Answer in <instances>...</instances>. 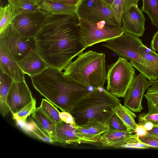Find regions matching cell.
I'll list each match as a JSON object with an SVG mask.
<instances>
[{"mask_svg":"<svg viewBox=\"0 0 158 158\" xmlns=\"http://www.w3.org/2000/svg\"><path fill=\"white\" fill-rule=\"evenodd\" d=\"M76 13L47 14L36 35V49L48 67L61 71L84 50Z\"/></svg>","mask_w":158,"mask_h":158,"instance_id":"obj_1","label":"cell"},{"mask_svg":"<svg viewBox=\"0 0 158 158\" xmlns=\"http://www.w3.org/2000/svg\"><path fill=\"white\" fill-rule=\"evenodd\" d=\"M30 77L38 92L62 111L70 114L75 105L89 92V87L55 68L48 67Z\"/></svg>","mask_w":158,"mask_h":158,"instance_id":"obj_2","label":"cell"},{"mask_svg":"<svg viewBox=\"0 0 158 158\" xmlns=\"http://www.w3.org/2000/svg\"><path fill=\"white\" fill-rule=\"evenodd\" d=\"M64 73L88 87L103 88L107 74L105 55L92 50L82 52L68 65Z\"/></svg>","mask_w":158,"mask_h":158,"instance_id":"obj_3","label":"cell"},{"mask_svg":"<svg viewBox=\"0 0 158 158\" xmlns=\"http://www.w3.org/2000/svg\"><path fill=\"white\" fill-rule=\"evenodd\" d=\"M120 103L117 97L103 88H94L74 106L70 114L78 125L93 118L101 119L107 122L112 109Z\"/></svg>","mask_w":158,"mask_h":158,"instance_id":"obj_4","label":"cell"},{"mask_svg":"<svg viewBox=\"0 0 158 158\" xmlns=\"http://www.w3.org/2000/svg\"><path fill=\"white\" fill-rule=\"evenodd\" d=\"M105 42L102 46L111 50L119 56L129 60L134 67L146 77L147 62L140 50L143 44L139 37L125 32L122 35Z\"/></svg>","mask_w":158,"mask_h":158,"instance_id":"obj_5","label":"cell"},{"mask_svg":"<svg viewBox=\"0 0 158 158\" xmlns=\"http://www.w3.org/2000/svg\"><path fill=\"white\" fill-rule=\"evenodd\" d=\"M106 67V90L117 98H124L135 76L134 67L121 56Z\"/></svg>","mask_w":158,"mask_h":158,"instance_id":"obj_6","label":"cell"},{"mask_svg":"<svg viewBox=\"0 0 158 158\" xmlns=\"http://www.w3.org/2000/svg\"><path fill=\"white\" fill-rule=\"evenodd\" d=\"M80 42L84 50L87 47L120 36L125 32L122 26L114 27L104 21L94 23L77 18Z\"/></svg>","mask_w":158,"mask_h":158,"instance_id":"obj_7","label":"cell"},{"mask_svg":"<svg viewBox=\"0 0 158 158\" xmlns=\"http://www.w3.org/2000/svg\"><path fill=\"white\" fill-rule=\"evenodd\" d=\"M0 45L16 61L23 59L30 51H37L35 37L22 35L15 29L12 23L0 33Z\"/></svg>","mask_w":158,"mask_h":158,"instance_id":"obj_8","label":"cell"},{"mask_svg":"<svg viewBox=\"0 0 158 158\" xmlns=\"http://www.w3.org/2000/svg\"><path fill=\"white\" fill-rule=\"evenodd\" d=\"M77 18L97 23L105 22L107 24L121 26L111 8V6L102 0H81L76 6Z\"/></svg>","mask_w":158,"mask_h":158,"instance_id":"obj_9","label":"cell"},{"mask_svg":"<svg viewBox=\"0 0 158 158\" xmlns=\"http://www.w3.org/2000/svg\"><path fill=\"white\" fill-rule=\"evenodd\" d=\"M47 15L46 13L40 9L24 12L15 16L11 23L22 35L35 37L43 26Z\"/></svg>","mask_w":158,"mask_h":158,"instance_id":"obj_10","label":"cell"},{"mask_svg":"<svg viewBox=\"0 0 158 158\" xmlns=\"http://www.w3.org/2000/svg\"><path fill=\"white\" fill-rule=\"evenodd\" d=\"M147 79L140 73L135 75L124 97V105L134 112H140L143 109L142 99L150 86Z\"/></svg>","mask_w":158,"mask_h":158,"instance_id":"obj_11","label":"cell"},{"mask_svg":"<svg viewBox=\"0 0 158 158\" xmlns=\"http://www.w3.org/2000/svg\"><path fill=\"white\" fill-rule=\"evenodd\" d=\"M34 99L25 80L21 82L13 81L7 95L6 101L10 111L13 114Z\"/></svg>","mask_w":158,"mask_h":158,"instance_id":"obj_12","label":"cell"},{"mask_svg":"<svg viewBox=\"0 0 158 158\" xmlns=\"http://www.w3.org/2000/svg\"><path fill=\"white\" fill-rule=\"evenodd\" d=\"M146 19L138 5H134L121 16L122 26L125 32L138 37H142L145 30Z\"/></svg>","mask_w":158,"mask_h":158,"instance_id":"obj_13","label":"cell"},{"mask_svg":"<svg viewBox=\"0 0 158 158\" xmlns=\"http://www.w3.org/2000/svg\"><path fill=\"white\" fill-rule=\"evenodd\" d=\"M56 133L58 142L62 145L89 144L78 131L77 124L68 123L62 120L56 124Z\"/></svg>","mask_w":158,"mask_h":158,"instance_id":"obj_14","label":"cell"},{"mask_svg":"<svg viewBox=\"0 0 158 158\" xmlns=\"http://www.w3.org/2000/svg\"><path fill=\"white\" fill-rule=\"evenodd\" d=\"M25 74L30 77L39 74L48 67L37 51H30L23 59L17 61Z\"/></svg>","mask_w":158,"mask_h":158,"instance_id":"obj_15","label":"cell"},{"mask_svg":"<svg viewBox=\"0 0 158 158\" xmlns=\"http://www.w3.org/2000/svg\"><path fill=\"white\" fill-rule=\"evenodd\" d=\"M0 68L3 73L16 82L25 81V73L17 62L6 49L0 45Z\"/></svg>","mask_w":158,"mask_h":158,"instance_id":"obj_16","label":"cell"},{"mask_svg":"<svg viewBox=\"0 0 158 158\" xmlns=\"http://www.w3.org/2000/svg\"><path fill=\"white\" fill-rule=\"evenodd\" d=\"M135 132L133 130L120 131L109 128L100 137L99 143H101L102 147L119 148L124 141Z\"/></svg>","mask_w":158,"mask_h":158,"instance_id":"obj_17","label":"cell"},{"mask_svg":"<svg viewBox=\"0 0 158 158\" xmlns=\"http://www.w3.org/2000/svg\"><path fill=\"white\" fill-rule=\"evenodd\" d=\"M140 52L147 64L146 77L149 81L155 80L158 77V54L144 44L140 47Z\"/></svg>","mask_w":158,"mask_h":158,"instance_id":"obj_18","label":"cell"},{"mask_svg":"<svg viewBox=\"0 0 158 158\" xmlns=\"http://www.w3.org/2000/svg\"><path fill=\"white\" fill-rule=\"evenodd\" d=\"M31 117L45 133L55 142H58L56 133V124L43 113L40 106L36 108L31 114Z\"/></svg>","mask_w":158,"mask_h":158,"instance_id":"obj_19","label":"cell"},{"mask_svg":"<svg viewBox=\"0 0 158 158\" xmlns=\"http://www.w3.org/2000/svg\"><path fill=\"white\" fill-rule=\"evenodd\" d=\"M37 4L39 9L47 14L76 13V6H69L49 0H41Z\"/></svg>","mask_w":158,"mask_h":158,"instance_id":"obj_20","label":"cell"},{"mask_svg":"<svg viewBox=\"0 0 158 158\" xmlns=\"http://www.w3.org/2000/svg\"><path fill=\"white\" fill-rule=\"evenodd\" d=\"M0 73V112L2 116L4 117L10 111L6 101L7 96L13 81L1 70Z\"/></svg>","mask_w":158,"mask_h":158,"instance_id":"obj_21","label":"cell"},{"mask_svg":"<svg viewBox=\"0 0 158 158\" xmlns=\"http://www.w3.org/2000/svg\"><path fill=\"white\" fill-rule=\"evenodd\" d=\"M112 110L121 119L128 130H133L136 131L138 124L136 123L135 119L137 116L133 111L121 103Z\"/></svg>","mask_w":158,"mask_h":158,"instance_id":"obj_22","label":"cell"},{"mask_svg":"<svg viewBox=\"0 0 158 158\" xmlns=\"http://www.w3.org/2000/svg\"><path fill=\"white\" fill-rule=\"evenodd\" d=\"M78 125L87 129L99 138L109 128V125L106 121L98 118L91 119L85 123Z\"/></svg>","mask_w":158,"mask_h":158,"instance_id":"obj_23","label":"cell"},{"mask_svg":"<svg viewBox=\"0 0 158 158\" xmlns=\"http://www.w3.org/2000/svg\"><path fill=\"white\" fill-rule=\"evenodd\" d=\"M7 1L11 6L14 18L18 15L23 13L34 11L39 10L37 3L30 0Z\"/></svg>","mask_w":158,"mask_h":158,"instance_id":"obj_24","label":"cell"},{"mask_svg":"<svg viewBox=\"0 0 158 158\" xmlns=\"http://www.w3.org/2000/svg\"><path fill=\"white\" fill-rule=\"evenodd\" d=\"M139 0H114L111 6L119 24L122 26L121 16L132 6L138 5Z\"/></svg>","mask_w":158,"mask_h":158,"instance_id":"obj_25","label":"cell"},{"mask_svg":"<svg viewBox=\"0 0 158 158\" xmlns=\"http://www.w3.org/2000/svg\"><path fill=\"white\" fill-rule=\"evenodd\" d=\"M142 11L146 13L152 24L158 29V0H142Z\"/></svg>","mask_w":158,"mask_h":158,"instance_id":"obj_26","label":"cell"},{"mask_svg":"<svg viewBox=\"0 0 158 158\" xmlns=\"http://www.w3.org/2000/svg\"><path fill=\"white\" fill-rule=\"evenodd\" d=\"M40 107L43 113L55 124L62 121L57 108L48 100L42 99Z\"/></svg>","mask_w":158,"mask_h":158,"instance_id":"obj_27","label":"cell"},{"mask_svg":"<svg viewBox=\"0 0 158 158\" xmlns=\"http://www.w3.org/2000/svg\"><path fill=\"white\" fill-rule=\"evenodd\" d=\"M151 86L144 95L147 101L148 112L158 111V84H153Z\"/></svg>","mask_w":158,"mask_h":158,"instance_id":"obj_28","label":"cell"},{"mask_svg":"<svg viewBox=\"0 0 158 158\" xmlns=\"http://www.w3.org/2000/svg\"><path fill=\"white\" fill-rule=\"evenodd\" d=\"M29 120L27 123L28 131H30L31 133L43 141L50 143L55 142L50 137L45 133L31 117H29Z\"/></svg>","mask_w":158,"mask_h":158,"instance_id":"obj_29","label":"cell"},{"mask_svg":"<svg viewBox=\"0 0 158 158\" xmlns=\"http://www.w3.org/2000/svg\"><path fill=\"white\" fill-rule=\"evenodd\" d=\"M11 6L9 3L0 7V33L11 23L14 19Z\"/></svg>","mask_w":158,"mask_h":158,"instance_id":"obj_30","label":"cell"},{"mask_svg":"<svg viewBox=\"0 0 158 158\" xmlns=\"http://www.w3.org/2000/svg\"><path fill=\"white\" fill-rule=\"evenodd\" d=\"M36 100H34L18 112L12 114L13 119L17 122H26L27 117L33 113L36 107Z\"/></svg>","mask_w":158,"mask_h":158,"instance_id":"obj_31","label":"cell"},{"mask_svg":"<svg viewBox=\"0 0 158 158\" xmlns=\"http://www.w3.org/2000/svg\"><path fill=\"white\" fill-rule=\"evenodd\" d=\"M150 147L142 142L139 139V137L135 134H133L125 139L120 148L146 149Z\"/></svg>","mask_w":158,"mask_h":158,"instance_id":"obj_32","label":"cell"},{"mask_svg":"<svg viewBox=\"0 0 158 158\" xmlns=\"http://www.w3.org/2000/svg\"><path fill=\"white\" fill-rule=\"evenodd\" d=\"M107 123L109 125V128L110 129L120 131H129L121 119L113 111L109 118Z\"/></svg>","mask_w":158,"mask_h":158,"instance_id":"obj_33","label":"cell"},{"mask_svg":"<svg viewBox=\"0 0 158 158\" xmlns=\"http://www.w3.org/2000/svg\"><path fill=\"white\" fill-rule=\"evenodd\" d=\"M138 124L143 125L146 123L150 122L158 125V111L147 113H143L139 115Z\"/></svg>","mask_w":158,"mask_h":158,"instance_id":"obj_34","label":"cell"},{"mask_svg":"<svg viewBox=\"0 0 158 158\" xmlns=\"http://www.w3.org/2000/svg\"><path fill=\"white\" fill-rule=\"evenodd\" d=\"M77 129L80 133L88 141L89 144L99 143V138L95 136L87 129L77 125Z\"/></svg>","mask_w":158,"mask_h":158,"instance_id":"obj_35","label":"cell"},{"mask_svg":"<svg viewBox=\"0 0 158 158\" xmlns=\"http://www.w3.org/2000/svg\"><path fill=\"white\" fill-rule=\"evenodd\" d=\"M139 139L142 142L150 147L158 148V137L146 135L143 136L139 137Z\"/></svg>","mask_w":158,"mask_h":158,"instance_id":"obj_36","label":"cell"},{"mask_svg":"<svg viewBox=\"0 0 158 158\" xmlns=\"http://www.w3.org/2000/svg\"><path fill=\"white\" fill-rule=\"evenodd\" d=\"M60 116L61 120L68 123L76 124L75 120L72 115L69 113L66 112H60Z\"/></svg>","mask_w":158,"mask_h":158,"instance_id":"obj_37","label":"cell"},{"mask_svg":"<svg viewBox=\"0 0 158 158\" xmlns=\"http://www.w3.org/2000/svg\"><path fill=\"white\" fill-rule=\"evenodd\" d=\"M53 2L62 3L70 6H76L78 5L81 0H49Z\"/></svg>","mask_w":158,"mask_h":158,"instance_id":"obj_38","label":"cell"},{"mask_svg":"<svg viewBox=\"0 0 158 158\" xmlns=\"http://www.w3.org/2000/svg\"><path fill=\"white\" fill-rule=\"evenodd\" d=\"M150 48L154 51L158 52V30L152 37Z\"/></svg>","mask_w":158,"mask_h":158,"instance_id":"obj_39","label":"cell"},{"mask_svg":"<svg viewBox=\"0 0 158 158\" xmlns=\"http://www.w3.org/2000/svg\"><path fill=\"white\" fill-rule=\"evenodd\" d=\"M147 131L143 125L138 124L135 133L139 137H142L146 135Z\"/></svg>","mask_w":158,"mask_h":158,"instance_id":"obj_40","label":"cell"},{"mask_svg":"<svg viewBox=\"0 0 158 158\" xmlns=\"http://www.w3.org/2000/svg\"><path fill=\"white\" fill-rule=\"evenodd\" d=\"M147 135L158 137V125L154 124V127L152 130L148 131Z\"/></svg>","mask_w":158,"mask_h":158,"instance_id":"obj_41","label":"cell"},{"mask_svg":"<svg viewBox=\"0 0 158 158\" xmlns=\"http://www.w3.org/2000/svg\"><path fill=\"white\" fill-rule=\"evenodd\" d=\"M143 125L147 131L152 130L154 127V124L150 122H146Z\"/></svg>","mask_w":158,"mask_h":158,"instance_id":"obj_42","label":"cell"},{"mask_svg":"<svg viewBox=\"0 0 158 158\" xmlns=\"http://www.w3.org/2000/svg\"><path fill=\"white\" fill-rule=\"evenodd\" d=\"M104 2H105L107 4L111 6L113 2H114V0H102Z\"/></svg>","mask_w":158,"mask_h":158,"instance_id":"obj_43","label":"cell"},{"mask_svg":"<svg viewBox=\"0 0 158 158\" xmlns=\"http://www.w3.org/2000/svg\"><path fill=\"white\" fill-rule=\"evenodd\" d=\"M157 79H158V77H157Z\"/></svg>","mask_w":158,"mask_h":158,"instance_id":"obj_44","label":"cell"}]
</instances>
